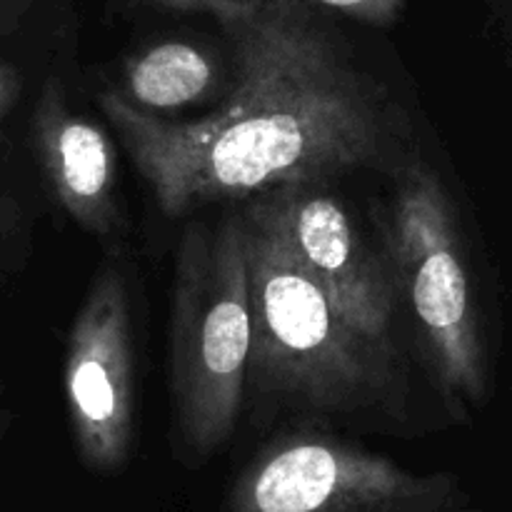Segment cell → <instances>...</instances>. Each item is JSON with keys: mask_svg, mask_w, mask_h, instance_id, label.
<instances>
[{"mask_svg": "<svg viewBox=\"0 0 512 512\" xmlns=\"http://www.w3.org/2000/svg\"><path fill=\"white\" fill-rule=\"evenodd\" d=\"M128 93L133 103L153 110H170L198 100L213 83V65L198 48L163 43L130 60Z\"/></svg>", "mask_w": 512, "mask_h": 512, "instance_id": "obj_9", "label": "cell"}, {"mask_svg": "<svg viewBox=\"0 0 512 512\" xmlns=\"http://www.w3.org/2000/svg\"><path fill=\"white\" fill-rule=\"evenodd\" d=\"M258 200L295 263L325 290L345 323L370 345L393 355V275L360 240L343 205L315 183L285 185Z\"/></svg>", "mask_w": 512, "mask_h": 512, "instance_id": "obj_6", "label": "cell"}, {"mask_svg": "<svg viewBox=\"0 0 512 512\" xmlns=\"http://www.w3.org/2000/svg\"><path fill=\"white\" fill-rule=\"evenodd\" d=\"M390 243L435 375L450 400L480 403L488 388L478 313L453 205L425 163L408 165L390 210Z\"/></svg>", "mask_w": 512, "mask_h": 512, "instance_id": "obj_4", "label": "cell"}, {"mask_svg": "<svg viewBox=\"0 0 512 512\" xmlns=\"http://www.w3.org/2000/svg\"><path fill=\"white\" fill-rule=\"evenodd\" d=\"M305 3L325 5V8L338 10V13L363 20V23L388 25L403 13L405 0H305Z\"/></svg>", "mask_w": 512, "mask_h": 512, "instance_id": "obj_11", "label": "cell"}, {"mask_svg": "<svg viewBox=\"0 0 512 512\" xmlns=\"http://www.w3.org/2000/svg\"><path fill=\"white\" fill-rule=\"evenodd\" d=\"M15 93H18V75L5 68V65H0V120L5 118L8 108L13 105Z\"/></svg>", "mask_w": 512, "mask_h": 512, "instance_id": "obj_12", "label": "cell"}, {"mask_svg": "<svg viewBox=\"0 0 512 512\" xmlns=\"http://www.w3.org/2000/svg\"><path fill=\"white\" fill-rule=\"evenodd\" d=\"M65 390L85 463L118 468L133 440V340L128 295L115 270L95 280L75 318Z\"/></svg>", "mask_w": 512, "mask_h": 512, "instance_id": "obj_7", "label": "cell"}, {"mask_svg": "<svg viewBox=\"0 0 512 512\" xmlns=\"http://www.w3.org/2000/svg\"><path fill=\"white\" fill-rule=\"evenodd\" d=\"M250 285L243 215L218 233L190 230L173 308V390L193 448H220L238 423L250 370Z\"/></svg>", "mask_w": 512, "mask_h": 512, "instance_id": "obj_3", "label": "cell"}, {"mask_svg": "<svg viewBox=\"0 0 512 512\" xmlns=\"http://www.w3.org/2000/svg\"><path fill=\"white\" fill-rule=\"evenodd\" d=\"M35 145L65 213L90 233H110L115 210V150L98 125L73 115L58 83H50L35 113Z\"/></svg>", "mask_w": 512, "mask_h": 512, "instance_id": "obj_8", "label": "cell"}, {"mask_svg": "<svg viewBox=\"0 0 512 512\" xmlns=\"http://www.w3.org/2000/svg\"><path fill=\"white\" fill-rule=\"evenodd\" d=\"M233 35V90L195 123L155 118L123 93L100 95V108L168 215L318 183L373 163L383 148L378 98L310 3L265 0Z\"/></svg>", "mask_w": 512, "mask_h": 512, "instance_id": "obj_1", "label": "cell"}, {"mask_svg": "<svg viewBox=\"0 0 512 512\" xmlns=\"http://www.w3.org/2000/svg\"><path fill=\"white\" fill-rule=\"evenodd\" d=\"M250 285V370L268 388L318 408L375 403L393 383V355L360 338L295 263L255 198L243 210Z\"/></svg>", "mask_w": 512, "mask_h": 512, "instance_id": "obj_2", "label": "cell"}, {"mask_svg": "<svg viewBox=\"0 0 512 512\" xmlns=\"http://www.w3.org/2000/svg\"><path fill=\"white\" fill-rule=\"evenodd\" d=\"M165 8L175 10H198V13H210L233 33L240 25L253 20L258 10L263 8L265 0H155Z\"/></svg>", "mask_w": 512, "mask_h": 512, "instance_id": "obj_10", "label": "cell"}, {"mask_svg": "<svg viewBox=\"0 0 512 512\" xmlns=\"http://www.w3.org/2000/svg\"><path fill=\"white\" fill-rule=\"evenodd\" d=\"M450 475H415L325 435L268 445L235 490L238 512H455Z\"/></svg>", "mask_w": 512, "mask_h": 512, "instance_id": "obj_5", "label": "cell"}]
</instances>
